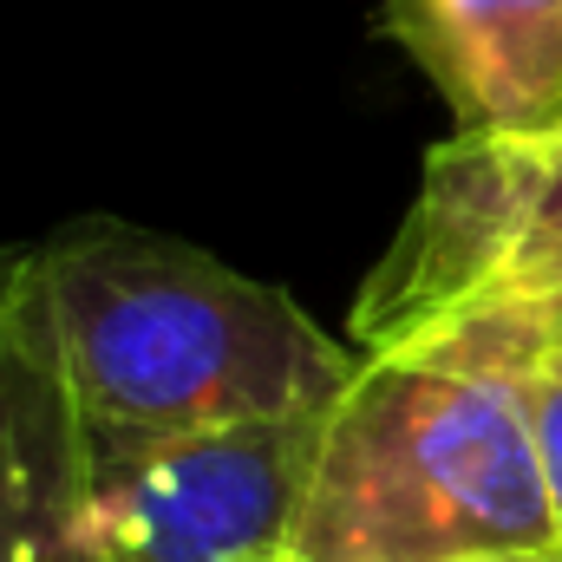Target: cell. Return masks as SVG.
<instances>
[{
	"label": "cell",
	"instance_id": "5",
	"mask_svg": "<svg viewBox=\"0 0 562 562\" xmlns=\"http://www.w3.org/2000/svg\"><path fill=\"white\" fill-rule=\"evenodd\" d=\"M0 562H112L33 256H0Z\"/></svg>",
	"mask_w": 562,
	"mask_h": 562
},
{
	"label": "cell",
	"instance_id": "3",
	"mask_svg": "<svg viewBox=\"0 0 562 562\" xmlns=\"http://www.w3.org/2000/svg\"><path fill=\"white\" fill-rule=\"evenodd\" d=\"M562 294V125L451 132L353 301V347L386 353L438 327Z\"/></svg>",
	"mask_w": 562,
	"mask_h": 562
},
{
	"label": "cell",
	"instance_id": "6",
	"mask_svg": "<svg viewBox=\"0 0 562 562\" xmlns=\"http://www.w3.org/2000/svg\"><path fill=\"white\" fill-rule=\"evenodd\" d=\"M380 26L438 86L458 132L562 125V0H386Z\"/></svg>",
	"mask_w": 562,
	"mask_h": 562
},
{
	"label": "cell",
	"instance_id": "4",
	"mask_svg": "<svg viewBox=\"0 0 562 562\" xmlns=\"http://www.w3.org/2000/svg\"><path fill=\"white\" fill-rule=\"evenodd\" d=\"M334 413V406H327ZM327 413L119 438L86 431L92 517L112 562H294Z\"/></svg>",
	"mask_w": 562,
	"mask_h": 562
},
{
	"label": "cell",
	"instance_id": "2",
	"mask_svg": "<svg viewBox=\"0 0 562 562\" xmlns=\"http://www.w3.org/2000/svg\"><path fill=\"white\" fill-rule=\"evenodd\" d=\"M562 550L524 406V360L491 321L367 353L321 425L294 562H484Z\"/></svg>",
	"mask_w": 562,
	"mask_h": 562
},
{
	"label": "cell",
	"instance_id": "7",
	"mask_svg": "<svg viewBox=\"0 0 562 562\" xmlns=\"http://www.w3.org/2000/svg\"><path fill=\"white\" fill-rule=\"evenodd\" d=\"M491 321V314H477ZM504 334V321H491ZM510 340V334H504ZM510 353L524 360V406H530V431H537V458H543V484H550V510H557V543H562V360L530 353L510 340Z\"/></svg>",
	"mask_w": 562,
	"mask_h": 562
},
{
	"label": "cell",
	"instance_id": "8",
	"mask_svg": "<svg viewBox=\"0 0 562 562\" xmlns=\"http://www.w3.org/2000/svg\"><path fill=\"white\" fill-rule=\"evenodd\" d=\"M491 321H504V334H510L517 347L562 360V294L557 301H537V307H504V314H491Z\"/></svg>",
	"mask_w": 562,
	"mask_h": 562
},
{
	"label": "cell",
	"instance_id": "1",
	"mask_svg": "<svg viewBox=\"0 0 562 562\" xmlns=\"http://www.w3.org/2000/svg\"><path fill=\"white\" fill-rule=\"evenodd\" d=\"M86 431L183 438L216 425L327 413L360 347L229 262L132 223H72L26 249Z\"/></svg>",
	"mask_w": 562,
	"mask_h": 562
},
{
	"label": "cell",
	"instance_id": "9",
	"mask_svg": "<svg viewBox=\"0 0 562 562\" xmlns=\"http://www.w3.org/2000/svg\"><path fill=\"white\" fill-rule=\"evenodd\" d=\"M484 562H562V550H530V557H484Z\"/></svg>",
	"mask_w": 562,
	"mask_h": 562
}]
</instances>
